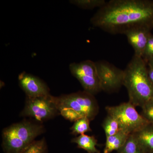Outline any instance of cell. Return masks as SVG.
<instances>
[{
  "label": "cell",
  "instance_id": "1",
  "mask_svg": "<svg viewBox=\"0 0 153 153\" xmlns=\"http://www.w3.org/2000/svg\"><path fill=\"white\" fill-rule=\"evenodd\" d=\"M95 27L112 35L124 34L136 27L153 29V1L111 0L90 19Z\"/></svg>",
  "mask_w": 153,
  "mask_h": 153
},
{
  "label": "cell",
  "instance_id": "2",
  "mask_svg": "<svg viewBox=\"0 0 153 153\" xmlns=\"http://www.w3.org/2000/svg\"><path fill=\"white\" fill-rule=\"evenodd\" d=\"M147 65L142 57L134 55L124 70L123 85L127 90L129 102L135 107H142L153 98Z\"/></svg>",
  "mask_w": 153,
  "mask_h": 153
},
{
  "label": "cell",
  "instance_id": "3",
  "mask_svg": "<svg viewBox=\"0 0 153 153\" xmlns=\"http://www.w3.org/2000/svg\"><path fill=\"white\" fill-rule=\"evenodd\" d=\"M60 114L70 122L86 117L91 121L98 114L99 107L94 95L85 91L54 97Z\"/></svg>",
  "mask_w": 153,
  "mask_h": 153
},
{
  "label": "cell",
  "instance_id": "4",
  "mask_svg": "<svg viewBox=\"0 0 153 153\" xmlns=\"http://www.w3.org/2000/svg\"><path fill=\"white\" fill-rule=\"evenodd\" d=\"M45 131L41 123L24 120L3 130L2 148L4 153H22Z\"/></svg>",
  "mask_w": 153,
  "mask_h": 153
},
{
  "label": "cell",
  "instance_id": "5",
  "mask_svg": "<svg viewBox=\"0 0 153 153\" xmlns=\"http://www.w3.org/2000/svg\"><path fill=\"white\" fill-rule=\"evenodd\" d=\"M105 110L117 121L121 130L129 134L136 133L149 123L129 101L116 106H106Z\"/></svg>",
  "mask_w": 153,
  "mask_h": 153
},
{
  "label": "cell",
  "instance_id": "6",
  "mask_svg": "<svg viewBox=\"0 0 153 153\" xmlns=\"http://www.w3.org/2000/svg\"><path fill=\"white\" fill-rule=\"evenodd\" d=\"M59 114L54 96L49 94L35 97H26L25 107L20 115L32 118L42 123Z\"/></svg>",
  "mask_w": 153,
  "mask_h": 153
},
{
  "label": "cell",
  "instance_id": "7",
  "mask_svg": "<svg viewBox=\"0 0 153 153\" xmlns=\"http://www.w3.org/2000/svg\"><path fill=\"white\" fill-rule=\"evenodd\" d=\"M71 74L80 82L84 91L94 95L102 91L95 62L83 60L69 66Z\"/></svg>",
  "mask_w": 153,
  "mask_h": 153
},
{
  "label": "cell",
  "instance_id": "8",
  "mask_svg": "<svg viewBox=\"0 0 153 153\" xmlns=\"http://www.w3.org/2000/svg\"><path fill=\"white\" fill-rule=\"evenodd\" d=\"M102 91L112 93L123 85L124 70L117 68L106 60L95 62Z\"/></svg>",
  "mask_w": 153,
  "mask_h": 153
},
{
  "label": "cell",
  "instance_id": "9",
  "mask_svg": "<svg viewBox=\"0 0 153 153\" xmlns=\"http://www.w3.org/2000/svg\"><path fill=\"white\" fill-rule=\"evenodd\" d=\"M18 79L19 86L26 97H35L50 94L48 85L38 76L24 71L19 74Z\"/></svg>",
  "mask_w": 153,
  "mask_h": 153
},
{
  "label": "cell",
  "instance_id": "10",
  "mask_svg": "<svg viewBox=\"0 0 153 153\" xmlns=\"http://www.w3.org/2000/svg\"><path fill=\"white\" fill-rule=\"evenodd\" d=\"M152 30L143 27L131 28L124 33L128 43L133 48L134 55L142 57L149 38L152 35Z\"/></svg>",
  "mask_w": 153,
  "mask_h": 153
},
{
  "label": "cell",
  "instance_id": "11",
  "mask_svg": "<svg viewBox=\"0 0 153 153\" xmlns=\"http://www.w3.org/2000/svg\"><path fill=\"white\" fill-rule=\"evenodd\" d=\"M134 134L145 153H153V124H148Z\"/></svg>",
  "mask_w": 153,
  "mask_h": 153
},
{
  "label": "cell",
  "instance_id": "12",
  "mask_svg": "<svg viewBox=\"0 0 153 153\" xmlns=\"http://www.w3.org/2000/svg\"><path fill=\"white\" fill-rule=\"evenodd\" d=\"M130 134L121 130L113 135L106 137L104 153H111L119 150L126 143Z\"/></svg>",
  "mask_w": 153,
  "mask_h": 153
},
{
  "label": "cell",
  "instance_id": "13",
  "mask_svg": "<svg viewBox=\"0 0 153 153\" xmlns=\"http://www.w3.org/2000/svg\"><path fill=\"white\" fill-rule=\"evenodd\" d=\"M71 142L76 143L77 147L82 149L88 153H100V151L96 148L97 140L95 137L85 135H80L72 139Z\"/></svg>",
  "mask_w": 153,
  "mask_h": 153
},
{
  "label": "cell",
  "instance_id": "14",
  "mask_svg": "<svg viewBox=\"0 0 153 153\" xmlns=\"http://www.w3.org/2000/svg\"><path fill=\"white\" fill-rule=\"evenodd\" d=\"M118 153H145L134 134H131Z\"/></svg>",
  "mask_w": 153,
  "mask_h": 153
},
{
  "label": "cell",
  "instance_id": "15",
  "mask_svg": "<svg viewBox=\"0 0 153 153\" xmlns=\"http://www.w3.org/2000/svg\"><path fill=\"white\" fill-rule=\"evenodd\" d=\"M102 127L105 133L106 137L113 135L121 130L117 121L108 114L103 120Z\"/></svg>",
  "mask_w": 153,
  "mask_h": 153
},
{
  "label": "cell",
  "instance_id": "16",
  "mask_svg": "<svg viewBox=\"0 0 153 153\" xmlns=\"http://www.w3.org/2000/svg\"><path fill=\"white\" fill-rule=\"evenodd\" d=\"M105 0H71L69 3L79 8L85 10H91L103 7L106 4Z\"/></svg>",
  "mask_w": 153,
  "mask_h": 153
},
{
  "label": "cell",
  "instance_id": "17",
  "mask_svg": "<svg viewBox=\"0 0 153 153\" xmlns=\"http://www.w3.org/2000/svg\"><path fill=\"white\" fill-rule=\"evenodd\" d=\"M91 121L86 117H82L74 122L70 130L71 134L74 135L83 134L85 133L91 131L90 127Z\"/></svg>",
  "mask_w": 153,
  "mask_h": 153
},
{
  "label": "cell",
  "instance_id": "18",
  "mask_svg": "<svg viewBox=\"0 0 153 153\" xmlns=\"http://www.w3.org/2000/svg\"><path fill=\"white\" fill-rule=\"evenodd\" d=\"M22 153H48L46 139L44 137L41 140L34 141Z\"/></svg>",
  "mask_w": 153,
  "mask_h": 153
},
{
  "label": "cell",
  "instance_id": "19",
  "mask_svg": "<svg viewBox=\"0 0 153 153\" xmlns=\"http://www.w3.org/2000/svg\"><path fill=\"white\" fill-rule=\"evenodd\" d=\"M141 108L140 114L149 123L153 124V98L148 100Z\"/></svg>",
  "mask_w": 153,
  "mask_h": 153
},
{
  "label": "cell",
  "instance_id": "20",
  "mask_svg": "<svg viewBox=\"0 0 153 153\" xmlns=\"http://www.w3.org/2000/svg\"><path fill=\"white\" fill-rule=\"evenodd\" d=\"M153 57V35L152 34L149 38L144 52L142 55V58L147 64L148 61Z\"/></svg>",
  "mask_w": 153,
  "mask_h": 153
},
{
  "label": "cell",
  "instance_id": "21",
  "mask_svg": "<svg viewBox=\"0 0 153 153\" xmlns=\"http://www.w3.org/2000/svg\"><path fill=\"white\" fill-rule=\"evenodd\" d=\"M148 73L149 78L153 86V68L149 67L148 68Z\"/></svg>",
  "mask_w": 153,
  "mask_h": 153
},
{
  "label": "cell",
  "instance_id": "22",
  "mask_svg": "<svg viewBox=\"0 0 153 153\" xmlns=\"http://www.w3.org/2000/svg\"><path fill=\"white\" fill-rule=\"evenodd\" d=\"M147 65L149 67L153 68V57L148 61Z\"/></svg>",
  "mask_w": 153,
  "mask_h": 153
}]
</instances>
